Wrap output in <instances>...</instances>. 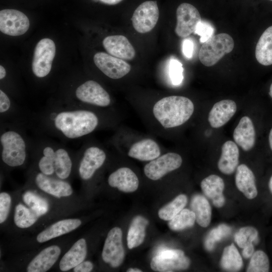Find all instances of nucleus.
<instances>
[{
	"label": "nucleus",
	"mask_w": 272,
	"mask_h": 272,
	"mask_svg": "<svg viewBox=\"0 0 272 272\" xmlns=\"http://www.w3.org/2000/svg\"><path fill=\"white\" fill-rule=\"evenodd\" d=\"M155 132L164 135L165 131L186 123L194 111L192 101L182 96L163 97L149 107H136Z\"/></svg>",
	"instance_id": "nucleus-1"
},
{
	"label": "nucleus",
	"mask_w": 272,
	"mask_h": 272,
	"mask_svg": "<svg viewBox=\"0 0 272 272\" xmlns=\"http://www.w3.org/2000/svg\"><path fill=\"white\" fill-rule=\"evenodd\" d=\"M51 120L55 130L70 140L92 133L99 128L102 122L100 115L89 109L60 111L53 114Z\"/></svg>",
	"instance_id": "nucleus-2"
},
{
	"label": "nucleus",
	"mask_w": 272,
	"mask_h": 272,
	"mask_svg": "<svg viewBox=\"0 0 272 272\" xmlns=\"http://www.w3.org/2000/svg\"><path fill=\"white\" fill-rule=\"evenodd\" d=\"M117 139L118 149L123 150L132 159L149 162L162 154L160 144L151 137L135 135L124 131L118 134Z\"/></svg>",
	"instance_id": "nucleus-3"
},
{
	"label": "nucleus",
	"mask_w": 272,
	"mask_h": 272,
	"mask_svg": "<svg viewBox=\"0 0 272 272\" xmlns=\"http://www.w3.org/2000/svg\"><path fill=\"white\" fill-rule=\"evenodd\" d=\"M1 157L9 166L15 167L23 165L26 159L27 146L23 136L15 130H7L0 136Z\"/></svg>",
	"instance_id": "nucleus-4"
},
{
	"label": "nucleus",
	"mask_w": 272,
	"mask_h": 272,
	"mask_svg": "<svg viewBox=\"0 0 272 272\" xmlns=\"http://www.w3.org/2000/svg\"><path fill=\"white\" fill-rule=\"evenodd\" d=\"M234 46V40L229 34L220 33L213 35L202 43L199 51V59L204 65L213 66L225 54L231 52Z\"/></svg>",
	"instance_id": "nucleus-5"
},
{
	"label": "nucleus",
	"mask_w": 272,
	"mask_h": 272,
	"mask_svg": "<svg viewBox=\"0 0 272 272\" xmlns=\"http://www.w3.org/2000/svg\"><path fill=\"white\" fill-rule=\"evenodd\" d=\"M190 263L189 259L185 256L183 251L162 247L158 249L150 265L155 271L170 272L187 269Z\"/></svg>",
	"instance_id": "nucleus-6"
},
{
	"label": "nucleus",
	"mask_w": 272,
	"mask_h": 272,
	"mask_svg": "<svg viewBox=\"0 0 272 272\" xmlns=\"http://www.w3.org/2000/svg\"><path fill=\"white\" fill-rule=\"evenodd\" d=\"M75 95L80 102L98 108H109L112 105L111 98L98 82L88 80L76 89Z\"/></svg>",
	"instance_id": "nucleus-7"
},
{
	"label": "nucleus",
	"mask_w": 272,
	"mask_h": 272,
	"mask_svg": "<svg viewBox=\"0 0 272 272\" xmlns=\"http://www.w3.org/2000/svg\"><path fill=\"white\" fill-rule=\"evenodd\" d=\"M182 163V158L179 154L174 152L162 153L144 166V173L149 179L158 180L179 168Z\"/></svg>",
	"instance_id": "nucleus-8"
},
{
	"label": "nucleus",
	"mask_w": 272,
	"mask_h": 272,
	"mask_svg": "<svg viewBox=\"0 0 272 272\" xmlns=\"http://www.w3.org/2000/svg\"><path fill=\"white\" fill-rule=\"evenodd\" d=\"M55 54L54 42L49 38L41 39L36 44L32 63L33 74L43 78L50 72Z\"/></svg>",
	"instance_id": "nucleus-9"
},
{
	"label": "nucleus",
	"mask_w": 272,
	"mask_h": 272,
	"mask_svg": "<svg viewBox=\"0 0 272 272\" xmlns=\"http://www.w3.org/2000/svg\"><path fill=\"white\" fill-rule=\"evenodd\" d=\"M107 153L99 145L91 144L88 146L83 152L79 166V174L84 180L91 179L95 172L104 164Z\"/></svg>",
	"instance_id": "nucleus-10"
},
{
	"label": "nucleus",
	"mask_w": 272,
	"mask_h": 272,
	"mask_svg": "<svg viewBox=\"0 0 272 272\" xmlns=\"http://www.w3.org/2000/svg\"><path fill=\"white\" fill-rule=\"evenodd\" d=\"M159 11L156 1H146L135 10L131 17L134 29L140 33L151 31L156 26Z\"/></svg>",
	"instance_id": "nucleus-11"
},
{
	"label": "nucleus",
	"mask_w": 272,
	"mask_h": 272,
	"mask_svg": "<svg viewBox=\"0 0 272 272\" xmlns=\"http://www.w3.org/2000/svg\"><path fill=\"white\" fill-rule=\"evenodd\" d=\"M93 59L97 67L104 75L113 80L124 77L131 70L130 64L123 59L104 52L95 53Z\"/></svg>",
	"instance_id": "nucleus-12"
},
{
	"label": "nucleus",
	"mask_w": 272,
	"mask_h": 272,
	"mask_svg": "<svg viewBox=\"0 0 272 272\" xmlns=\"http://www.w3.org/2000/svg\"><path fill=\"white\" fill-rule=\"evenodd\" d=\"M176 19L175 32L177 36L183 38L194 33L197 25L201 20L197 9L186 3H182L178 7Z\"/></svg>",
	"instance_id": "nucleus-13"
},
{
	"label": "nucleus",
	"mask_w": 272,
	"mask_h": 272,
	"mask_svg": "<svg viewBox=\"0 0 272 272\" xmlns=\"http://www.w3.org/2000/svg\"><path fill=\"white\" fill-rule=\"evenodd\" d=\"M122 232L120 228L111 229L106 238L102 252L103 260L113 267L119 266L124 257L122 242Z\"/></svg>",
	"instance_id": "nucleus-14"
},
{
	"label": "nucleus",
	"mask_w": 272,
	"mask_h": 272,
	"mask_svg": "<svg viewBox=\"0 0 272 272\" xmlns=\"http://www.w3.org/2000/svg\"><path fill=\"white\" fill-rule=\"evenodd\" d=\"M30 26L29 19L22 12L14 9L0 11V30L10 36H20L25 33Z\"/></svg>",
	"instance_id": "nucleus-15"
},
{
	"label": "nucleus",
	"mask_w": 272,
	"mask_h": 272,
	"mask_svg": "<svg viewBox=\"0 0 272 272\" xmlns=\"http://www.w3.org/2000/svg\"><path fill=\"white\" fill-rule=\"evenodd\" d=\"M103 45L109 54L122 59L131 60L135 55L133 47L123 35L108 36L104 39Z\"/></svg>",
	"instance_id": "nucleus-16"
},
{
	"label": "nucleus",
	"mask_w": 272,
	"mask_h": 272,
	"mask_svg": "<svg viewBox=\"0 0 272 272\" xmlns=\"http://www.w3.org/2000/svg\"><path fill=\"white\" fill-rule=\"evenodd\" d=\"M108 183L112 187L124 192L135 191L139 185V179L130 168L122 167L112 172L108 178Z\"/></svg>",
	"instance_id": "nucleus-17"
},
{
	"label": "nucleus",
	"mask_w": 272,
	"mask_h": 272,
	"mask_svg": "<svg viewBox=\"0 0 272 272\" xmlns=\"http://www.w3.org/2000/svg\"><path fill=\"white\" fill-rule=\"evenodd\" d=\"M237 110L236 103L229 99L216 103L210 110L208 121L213 128H219L233 116Z\"/></svg>",
	"instance_id": "nucleus-18"
},
{
	"label": "nucleus",
	"mask_w": 272,
	"mask_h": 272,
	"mask_svg": "<svg viewBox=\"0 0 272 272\" xmlns=\"http://www.w3.org/2000/svg\"><path fill=\"white\" fill-rule=\"evenodd\" d=\"M200 187L205 195L212 201L215 207L220 208L224 205L225 183L221 177L217 175H211L201 181Z\"/></svg>",
	"instance_id": "nucleus-19"
},
{
	"label": "nucleus",
	"mask_w": 272,
	"mask_h": 272,
	"mask_svg": "<svg viewBox=\"0 0 272 272\" xmlns=\"http://www.w3.org/2000/svg\"><path fill=\"white\" fill-rule=\"evenodd\" d=\"M60 252V248L57 245L45 248L29 262L27 271L45 272L48 270L56 262Z\"/></svg>",
	"instance_id": "nucleus-20"
},
{
	"label": "nucleus",
	"mask_w": 272,
	"mask_h": 272,
	"mask_svg": "<svg viewBox=\"0 0 272 272\" xmlns=\"http://www.w3.org/2000/svg\"><path fill=\"white\" fill-rule=\"evenodd\" d=\"M35 182L42 190L58 198L70 196L73 193V189L67 182L52 178L41 172L36 176Z\"/></svg>",
	"instance_id": "nucleus-21"
},
{
	"label": "nucleus",
	"mask_w": 272,
	"mask_h": 272,
	"mask_svg": "<svg viewBox=\"0 0 272 272\" xmlns=\"http://www.w3.org/2000/svg\"><path fill=\"white\" fill-rule=\"evenodd\" d=\"M233 139L245 151H248L253 147L255 131L253 122L249 117L245 116L241 118L234 130Z\"/></svg>",
	"instance_id": "nucleus-22"
},
{
	"label": "nucleus",
	"mask_w": 272,
	"mask_h": 272,
	"mask_svg": "<svg viewBox=\"0 0 272 272\" xmlns=\"http://www.w3.org/2000/svg\"><path fill=\"white\" fill-rule=\"evenodd\" d=\"M235 184L238 189L249 199L257 195L255 178L253 172L245 164L239 165L236 169Z\"/></svg>",
	"instance_id": "nucleus-23"
},
{
	"label": "nucleus",
	"mask_w": 272,
	"mask_h": 272,
	"mask_svg": "<svg viewBox=\"0 0 272 272\" xmlns=\"http://www.w3.org/2000/svg\"><path fill=\"white\" fill-rule=\"evenodd\" d=\"M239 151L237 145L231 141L226 142L222 147L221 157L218 163L219 170L223 174H232L239 163Z\"/></svg>",
	"instance_id": "nucleus-24"
},
{
	"label": "nucleus",
	"mask_w": 272,
	"mask_h": 272,
	"mask_svg": "<svg viewBox=\"0 0 272 272\" xmlns=\"http://www.w3.org/2000/svg\"><path fill=\"white\" fill-rule=\"evenodd\" d=\"M81 221L78 219L59 221L38 234L37 240L39 243L46 242L75 230L81 225Z\"/></svg>",
	"instance_id": "nucleus-25"
},
{
	"label": "nucleus",
	"mask_w": 272,
	"mask_h": 272,
	"mask_svg": "<svg viewBox=\"0 0 272 272\" xmlns=\"http://www.w3.org/2000/svg\"><path fill=\"white\" fill-rule=\"evenodd\" d=\"M87 245L85 239L81 238L76 242L66 252L59 262V268L66 271L74 268L85 259L87 255Z\"/></svg>",
	"instance_id": "nucleus-26"
},
{
	"label": "nucleus",
	"mask_w": 272,
	"mask_h": 272,
	"mask_svg": "<svg viewBox=\"0 0 272 272\" xmlns=\"http://www.w3.org/2000/svg\"><path fill=\"white\" fill-rule=\"evenodd\" d=\"M255 57L261 64H272V26L268 27L261 34L255 48Z\"/></svg>",
	"instance_id": "nucleus-27"
},
{
	"label": "nucleus",
	"mask_w": 272,
	"mask_h": 272,
	"mask_svg": "<svg viewBox=\"0 0 272 272\" xmlns=\"http://www.w3.org/2000/svg\"><path fill=\"white\" fill-rule=\"evenodd\" d=\"M190 208L197 224L203 228L208 227L212 218V208L208 199L202 195L195 194L191 198Z\"/></svg>",
	"instance_id": "nucleus-28"
},
{
	"label": "nucleus",
	"mask_w": 272,
	"mask_h": 272,
	"mask_svg": "<svg viewBox=\"0 0 272 272\" xmlns=\"http://www.w3.org/2000/svg\"><path fill=\"white\" fill-rule=\"evenodd\" d=\"M148 223V221L141 216H137L132 219L127 236V244L129 249L137 247L143 243Z\"/></svg>",
	"instance_id": "nucleus-29"
},
{
	"label": "nucleus",
	"mask_w": 272,
	"mask_h": 272,
	"mask_svg": "<svg viewBox=\"0 0 272 272\" xmlns=\"http://www.w3.org/2000/svg\"><path fill=\"white\" fill-rule=\"evenodd\" d=\"M54 166L55 173L57 177L60 179L69 177L72 171V162L66 149L60 147H55Z\"/></svg>",
	"instance_id": "nucleus-30"
},
{
	"label": "nucleus",
	"mask_w": 272,
	"mask_h": 272,
	"mask_svg": "<svg viewBox=\"0 0 272 272\" xmlns=\"http://www.w3.org/2000/svg\"><path fill=\"white\" fill-rule=\"evenodd\" d=\"M220 265L223 269L228 271H238L242 267L241 256L233 243L224 249Z\"/></svg>",
	"instance_id": "nucleus-31"
},
{
	"label": "nucleus",
	"mask_w": 272,
	"mask_h": 272,
	"mask_svg": "<svg viewBox=\"0 0 272 272\" xmlns=\"http://www.w3.org/2000/svg\"><path fill=\"white\" fill-rule=\"evenodd\" d=\"M187 202V197L183 194L176 196L172 201L161 208L158 212L159 218L170 221L183 209Z\"/></svg>",
	"instance_id": "nucleus-32"
},
{
	"label": "nucleus",
	"mask_w": 272,
	"mask_h": 272,
	"mask_svg": "<svg viewBox=\"0 0 272 272\" xmlns=\"http://www.w3.org/2000/svg\"><path fill=\"white\" fill-rule=\"evenodd\" d=\"M194 213L187 209H183L168 223L169 228L173 231H180L193 226L195 222Z\"/></svg>",
	"instance_id": "nucleus-33"
},
{
	"label": "nucleus",
	"mask_w": 272,
	"mask_h": 272,
	"mask_svg": "<svg viewBox=\"0 0 272 272\" xmlns=\"http://www.w3.org/2000/svg\"><path fill=\"white\" fill-rule=\"evenodd\" d=\"M38 217L31 209L22 204H18L15 208L14 220L16 225L20 228H26L33 225Z\"/></svg>",
	"instance_id": "nucleus-34"
},
{
	"label": "nucleus",
	"mask_w": 272,
	"mask_h": 272,
	"mask_svg": "<svg viewBox=\"0 0 272 272\" xmlns=\"http://www.w3.org/2000/svg\"><path fill=\"white\" fill-rule=\"evenodd\" d=\"M234 240L241 248H244L249 244H257L259 242L258 232L252 226L242 227L235 233Z\"/></svg>",
	"instance_id": "nucleus-35"
},
{
	"label": "nucleus",
	"mask_w": 272,
	"mask_h": 272,
	"mask_svg": "<svg viewBox=\"0 0 272 272\" xmlns=\"http://www.w3.org/2000/svg\"><path fill=\"white\" fill-rule=\"evenodd\" d=\"M23 199L38 217L45 214L48 211L49 206L47 201L31 191L26 192L23 194Z\"/></svg>",
	"instance_id": "nucleus-36"
},
{
	"label": "nucleus",
	"mask_w": 272,
	"mask_h": 272,
	"mask_svg": "<svg viewBox=\"0 0 272 272\" xmlns=\"http://www.w3.org/2000/svg\"><path fill=\"white\" fill-rule=\"evenodd\" d=\"M55 147L46 146L42 150V155L38 162V167L41 172L50 176L55 173L54 158Z\"/></svg>",
	"instance_id": "nucleus-37"
},
{
	"label": "nucleus",
	"mask_w": 272,
	"mask_h": 272,
	"mask_svg": "<svg viewBox=\"0 0 272 272\" xmlns=\"http://www.w3.org/2000/svg\"><path fill=\"white\" fill-rule=\"evenodd\" d=\"M269 270V260L267 255L262 250L255 251L250 257L247 272H267Z\"/></svg>",
	"instance_id": "nucleus-38"
},
{
	"label": "nucleus",
	"mask_w": 272,
	"mask_h": 272,
	"mask_svg": "<svg viewBox=\"0 0 272 272\" xmlns=\"http://www.w3.org/2000/svg\"><path fill=\"white\" fill-rule=\"evenodd\" d=\"M231 231L230 227L225 224H221L212 229L205 240L206 249L208 251L212 250L216 243L229 235Z\"/></svg>",
	"instance_id": "nucleus-39"
},
{
	"label": "nucleus",
	"mask_w": 272,
	"mask_h": 272,
	"mask_svg": "<svg viewBox=\"0 0 272 272\" xmlns=\"http://www.w3.org/2000/svg\"><path fill=\"white\" fill-rule=\"evenodd\" d=\"M182 63L176 59H171L169 65V76L172 85L178 86L183 80Z\"/></svg>",
	"instance_id": "nucleus-40"
},
{
	"label": "nucleus",
	"mask_w": 272,
	"mask_h": 272,
	"mask_svg": "<svg viewBox=\"0 0 272 272\" xmlns=\"http://www.w3.org/2000/svg\"><path fill=\"white\" fill-rule=\"evenodd\" d=\"M214 32V28L209 23L201 20L193 33L199 36L200 42L203 43L213 36Z\"/></svg>",
	"instance_id": "nucleus-41"
},
{
	"label": "nucleus",
	"mask_w": 272,
	"mask_h": 272,
	"mask_svg": "<svg viewBox=\"0 0 272 272\" xmlns=\"http://www.w3.org/2000/svg\"><path fill=\"white\" fill-rule=\"evenodd\" d=\"M11 205V197L7 192L0 193V223H4L9 215Z\"/></svg>",
	"instance_id": "nucleus-42"
},
{
	"label": "nucleus",
	"mask_w": 272,
	"mask_h": 272,
	"mask_svg": "<svg viewBox=\"0 0 272 272\" xmlns=\"http://www.w3.org/2000/svg\"><path fill=\"white\" fill-rule=\"evenodd\" d=\"M11 101L7 95L2 90H0V112L4 113L11 107Z\"/></svg>",
	"instance_id": "nucleus-43"
},
{
	"label": "nucleus",
	"mask_w": 272,
	"mask_h": 272,
	"mask_svg": "<svg viewBox=\"0 0 272 272\" xmlns=\"http://www.w3.org/2000/svg\"><path fill=\"white\" fill-rule=\"evenodd\" d=\"M193 43L189 39H185L182 43V52L184 56L190 59L192 57L193 52Z\"/></svg>",
	"instance_id": "nucleus-44"
},
{
	"label": "nucleus",
	"mask_w": 272,
	"mask_h": 272,
	"mask_svg": "<svg viewBox=\"0 0 272 272\" xmlns=\"http://www.w3.org/2000/svg\"><path fill=\"white\" fill-rule=\"evenodd\" d=\"M93 268V265L89 261H82L74 268L75 272H89Z\"/></svg>",
	"instance_id": "nucleus-45"
},
{
	"label": "nucleus",
	"mask_w": 272,
	"mask_h": 272,
	"mask_svg": "<svg viewBox=\"0 0 272 272\" xmlns=\"http://www.w3.org/2000/svg\"><path fill=\"white\" fill-rule=\"evenodd\" d=\"M242 255L244 258H250L254 252L253 244H249L243 248Z\"/></svg>",
	"instance_id": "nucleus-46"
},
{
	"label": "nucleus",
	"mask_w": 272,
	"mask_h": 272,
	"mask_svg": "<svg viewBox=\"0 0 272 272\" xmlns=\"http://www.w3.org/2000/svg\"><path fill=\"white\" fill-rule=\"evenodd\" d=\"M98 1L101 2V3L109 5H114L118 4L122 0H98Z\"/></svg>",
	"instance_id": "nucleus-47"
},
{
	"label": "nucleus",
	"mask_w": 272,
	"mask_h": 272,
	"mask_svg": "<svg viewBox=\"0 0 272 272\" xmlns=\"http://www.w3.org/2000/svg\"><path fill=\"white\" fill-rule=\"evenodd\" d=\"M6 75V72L5 68L2 66H0V79L2 80L4 79Z\"/></svg>",
	"instance_id": "nucleus-48"
},
{
	"label": "nucleus",
	"mask_w": 272,
	"mask_h": 272,
	"mask_svg": "<svg viewBox=\"0 0 272 272\" xmlns=\"http://www.w3.org/2000/svg\"><path fill=\"white\" fill-rule=\"evenodd\" d=\"M268 141L270 148L272 151V128L270 130L268 136Z\"/></svg>",
	"instance_id": "nucleus-49"
},
{
	"label": "nucleus",
	"mask_w": 272,
	"mask_h": 272,
	"mask_svg": "<svg viewBox=\"0 0 272 272\" xmlns=\"http://www.w3.org/2000/svg\"><path fill=\"white\" fill-rule=\"evenodd\" d=\"M127 272H142V270L137 268H130L127 269Z\"/></svg>",
	"instance_id": "nucleus-50"
},
{
	"label": "nucleus",
	"mask_w": 272,
	"mask_h": 272,
	"mask_svg": "<svg viewBox=\"0 0 272 272\" xmlns=\"http://www.w3.org/2000/svg\"><path fill=\"white\" fill-rule=\"evenodd\" d=\"M268 188L270 191V192L272 193V175L271 176L269 182H268Z\"/></svg>",
	"instance_id": "nucleus-51"
},
{
	"label": "nucleus",
	"mask_w": 272,
	"mask_h": 272,
	"mask_svg": "<svg viewBox=\"0 0 272 272\" xmlns=\"http://www.w3.org/2000/svg\"><path fill=\"white\" fill-rule=\"evenodd\" d=\"M269 94L270 97L272 98V83L271 84L269 87Z\"/></svg>",
	"instance_id": "nucleus-52"
},
{
	"label": "nucleus",
	"mask_w": 272,
	"mask_h": 272,
	"mask_svg": "<svg viewBox=\"0 0 272 272\" xmlns=\"http://www.w3.org/2000/svg\"><path fill=\"white\" fill-rule=\"evenodd\" d=\"M269 1H272V0H269Z\"/></svg>",
	"instance_id": "nucleus-53"
}]
</instances>
